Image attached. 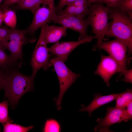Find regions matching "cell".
Listing matches in <instances>:
<instances>
[{
	"mask_svg": "<svg viewBox=\"0 0 132 132\" xmlns=\"http://www.w3.org/2000/svg\"><path fill=\"white\" fill-rule=\"evenodd\" d=\"M11 28L0 27V48L6 49L8 38Z\"/></svg>",
	"mask_w": 132,
	"mask_h": 132,
	"instance_id": "cell-23",
	"label": "cell"
},
{
	"mask_svg": "<svg viewBox=\"0 0 132 132\" xmlns=\"http://www.w3.org/2000/svg\"><path fill=\"white\" fill-rule=\"evenodd\" d=\"M122 0H103V3L105 4L109 8H116Z\"/></svg>",
	"mask_w": 132,
	"mask_h": 132,
	"instance_id": "cell-29",
	"label": "cell"
},
{
	"mask_svg": "<svg viewBox=\"0 0 132 132\" xmlns=\"http://www.w3.org/2000/svg\"><path fill=\"white\" fill-rule=\"evenodd\" d=\"M3 14V22L5 24L12 29H15L17 19L15 12L9 7L2 10Z\"/></svg>",
	"mask_w": 132,
	"mask_h": 132,
	"instance_id": "cell-16",
	"label": "cell"
},
{
	"mask_svg": "<svg viewBox=\"0 0 132 132\" xmlns=\"http://www.w3.org/2000/svg\"><path fill=\"white\" fill-rule=\"evenodd\" d=\"M61 127L58 122L53 119H49L46 121L43 131L44 132H59Z\"/></svg>",
	"mask_w": 132,
	"mask_h": 132,
	"instance_id": "cell-21",
	"label": "cell"
},
{
	"mask_svg": "<svg viewBox=\"0 0 132 132\" xmlns=\"http://www.w3.org/2000/svg\"><path fill=\"white\" fill-rule=\"evenodd\" d=\"M21 0H5L0 5V10H2L10 6L18 4Z\"/></svg>",
	"mask_w": 132,
	"mask_h": 132,
	"instance_id": "cell-27",
	"label": "cell"
},
{
	"mask_svg": "<svg viewBox=\"0 0 132 132\" xmlns=\"http://www.w3.org/2000/svg\"><path fill=\"white\" fill-rule=\"evenodd\" d=\"M132 89H128L125 91L121 93L117 98L115 107L120 109H125L127 105L132 101Z\"/></svg>",
	"mask_w": 132,
	"mask_h": 132,
	"instance_id": "cell-17",
	"label": "cell"
},
{
	"mask_svg": "<svg viewBox=\"0 0 132 132\" xmlns=\"http://www.w3.org/2000/svg\"><path fill=\"white\" fill-rule=\"evenodd\" d=\"M67 29L63 26L49 25L47 24L45 25L44 36L46 44L58 42L62 37L66 35Z\"/></svg>",
	"mask_w": 132,
	"mask_h": 132,
	"instance_id": "cell-14",
	"label": "cell"
},
{
	"mask_svg": "<svg viewBox=\"0 0 132 132\" xmlns=\"http://www.w3.org/2000/svg\"><path fill=\"white\" fill-rule=\"evenodd\" d=\"M120 93L105 96H102L100 93L95 94L93 100L88 106H86L83 104L81 105L82 108L79 111H87L88 113L89 116L90 117L94 111L103 105L116 100Z\"/></svg>",
	"mask_w": 132,
	"mask_h": 132,
	"instance_id": "cell-13",
	"label": "cell"
},
{
	"mask_svg": "<svg viewBox=\"0 0 132 132\" xmlns=\"http://www.w3.org/2000/svg\"><path fill=\"white\" fill-rule=\"evenodd\" d=\"M106 110L107 113L105 117L97 120L98 123L94 128L95 131L110 132L109 128L111 125L128 121L125 109L108 107Z\"/></svg>",
	"mask_w": 132,
	"mask_h": 132,
	"instance_id": "cell-9",
	"label": "cell"
},
{
	"mask_svg": "<svg viewBox=\"0 0 132 132\" xmlns=\"http://www.w3.org/2000/svg\"><path fill=\"white\" fill-rule=\"evenodd\" d=\"M43 0H21L17 4V7L19 10H27L33 14L39 7Z\"/></svg>",
	"mask_w": 132,
	"mask_h": 132,
	"instance_id": "cell-18",
	"label": "cell"
},
{
	"mask_svg": "<svg viewBox=\"0 0 132 132\" xmlns=\"http://www.w3.org/2000/svg\"><path fill=\"white\" fill-rule=\"evenodd\" d=\"M7 74V71L0 70V90L3 89L5 80Z\"/></svg>",
	"mask_w": 132,
	"mask_h": 132,
	"instance_id": "cell-30",
	"label": "cell"
},
{
	"mask_svg": "<svg viewBox=\"0 0 132 132\" xmlns=\"http://www.w3.org/2000/svg\"><path fill=\"white\" fill-rule=\"evenodd\" d=\"M97 49L105 51L114 60L118 66L121 75L127 69L128 49L123 41L116 38L108 41H103L99 45H95L93 48L94 50Z\"/></svg>",
	"mask_w": 132,
	"mask_h": 132,
	"instance_id": "cell-5",
	"label": "cell"
},
{
	"mask_svg": "<svg viewBox=\"0 0 132 132\" xmlns=\"http://www.w3.org/2000/svg\"><path fill=\"white\" fill-rule=\"evenodd\" d=\"M100 56V61L94 73L100 76L109 87L111 77L116 73L119 72V67L116 62L110 55L101 54Z\"/></svg>",
	"mask_w": 132,
	"mask_h": 132,
	"instance_id": "cell-12",
	"label": "cell"
},
{
	"mask_svg": "<svg viewBox=\"0 0 132 132\" xmlns=\"http://www.w3.org/2000/svg\"><path fill=\"white\" fill-rule=\"evenodd\" d=\"M9 104L8 100H4L0 103V123L3 124L6 123L13 122V121L9 116L8 110Z\"/></svg>",
	"mask_w": 132,
	"mask_h": 132,
	"instance_id": "cell-20",
	"label": "cell"
},
{
	"mask_svg": "<svg viewBox=\"0 0 132 132\" xmlns=\"http://www.w3.org/2000/svg\"><path fill=\"white\" fill-rule=\"evenodd\" d=\"M103 3V0H87V4L88 7L91 4L97 3L102 4Z\"/></svg>",
	"mask_w": 132,
	"mask_h": 132,
	"instance_id": "cell-33",
	"label": "cell"
},
{
	"mask_svg": "<svg viewBox=\"0 0 132 132\" xmlns=\"http://www.w3.org/2000/svg\"><path fill=\"white\" fill-rule=\"evenodd\" d=\"M89 10L87 3L76 7L74 16L79 18L83 19L89 14Z\"/></svg>",
	"mask_w": 132,
	"mask_h": 132,
	"instance_id": "cell-24",
	"label": "cell"
},
{
	"mask_svg": "<svg viewBox=\"0 0 132 132\" xmlns=\"http://www.w3.org/2000/svg\"><path fill=\"white\" fill-rule=\"evenodd\" d=\"M76 7L72 3L67 5L66 8L59 11L57 14L63 16H74Z\"/></svg>",
	"mask_w": 132,
	"mask_h": 132,
	"instance_id": "cell-25",
	"label": "cell"
},
{
	"mask_svg": "<svg viewBox=\"0 0 132 132\" xmlns=\"http://www.w3.org/2000/svg\"><path fill=\"white\" fill-rule=\"evenodd\" d=\"M126 109L128 121L132 119V101L130 102L127 105Z\"/></svg>",
	"mask_w": 132,
	"mask_h": 132,
	"instance_id": "cell-31",
	"label": "cell"
},
{
	"mask_svg": "<svg viewBox=\"0 0 132 132\" xmlns=\"http://www.w3.org/2000/svg\"><path fill=\"white\" fill-rule=\"evenodd\" d=\"M71 3L75 7H77L87 3V0H75Z\"/></svg>",
	"mask_w": 132,
	"mask_h": 132,
	"instance_id": "cell-32",
	"label": "cell"
},
{
	"mask_svg": "<svg viewBox=\"0 0 132 132\" xmlns=\"http://www.w3.org/2000/svg\"><path fill=\"white\" fill-rule=\"evenodd\" d=\"M89 13L88 15L94 38L97 39L96 45H99L110 27L111 22H108L109 17V8L98 3H93L88 7Z\"/></svg>",
	"mask_w": 132,
	"mask_h": 132,
	"instance_id": "cell-3",
	"label": "cell"
},
{
	"mask_svg": "<svg viewBox=\"0 0 132 132\" xmlns=\"http://www.w3.org/2000/svg\"><path fill=\"white\" fill-rule=\"evenodd\" d=\"M3 22V14L2 11L0 10V26L2 25Z\"/></svg>",
	"mask_w": 132,
	"mask_h": 132,
	"instance_id": "cell-34",
	"label": "cell"
},
{
	"mask_svg": "<svg viewBox=\"0 0 132 132\" xmlns=\"http://www.w3.org/2000/svg\"><path fill=\"white\" fill-rule=\"evenodd\" d=\"M44 25L41 28L40 36L32 54L30 62L32 70V75L34 76L40 69L43 68L46 70L52 65L49 52L45 40Z\"/></svg>",
	"mask_w": 132,
	"mask_h": 132,
	"instance_id": "cell-6",
	"label": "cell"
},
{
	"mask_svg": "<svg viewBox=\"0 0 132 132\" xmlns=\"http://www.w3.org/2000/svg\"><path fill=\"white\" fill-rule=\"evenodd\" d=\"M116 8L123 11L132 19V0H122Z\"/></svg>",
	"mask_w": 132,
	"mask_h": 132,
	"instance_id": "cell-22",
	"label": "cell"
},
{
	"mask_svg": "<svg viewBox=\"0 0 132 132\" xmlns=\"http://www.w3.org/2000/svg\"><path fill=\"white\" fill-rule=\"evenodd\" d=\"M17 68L7 71L3 89L11 108H14L21 97L34 88L35 76H27L21 73Z\"/></svg>",
	"mask_w": 132,
	"mask_h": 132,
	"instance_id": "cell-1",
	"label": "cell"
},
{
	"mask_svg": "<svg viewBox=\"0 0 132 132\" xmlns=\"http://www.w3.org/2000/svg\"><path fill=\"white\" fill-rule=\"evenodd\" d=\"M4 132H26L33 128V126L25 127L19 124L9 122L3 124Z\"/></svg>",
	"mask_w": 132,
	"mask_h": 132,
	"instance_id": "cell-19",
	"label": "cell"
},
{
	"mask_svg": "<svg viewBox=\"0 0 132 132\" xmlns=\"http://www.w3.org/2000/svg\"><path fill=\"white\" fill-rule=\"evenodd\" d=\"M51 22L78 33L80 34L78 40H82L88 35L87 29L90 24L87 18L82 19L74 16H63L55 14L52 17Z\"/></svg>",
	"mask_w": 132,
	"mask_h": 132,
	"instance_id": "cell-8",
	"label": "cell"
},
{
	"mask_svg": "<svg viewBox=\"0 0 132 132\" xmlns=\"http://www.w3.org/2000/svg\"><path fill=\"white\" fill-rule=\"evenodd\" d=\"M94 39L92 36L88 35L83 39L77 41L57 42L51 47L48 48L49 52L55 55L64 62L68 59L71 52L80 45L90 42Z\"/></svg>",
	"mask_w": 132,
	"mask_h": 132,
	"instance_id": "cell-11",
	"label": "cell"
},
{
	"mask_svg": "<svg viewBox=\"0 0 132 132\" xmlns=\"http://www.w3.org/2000/svg\"><path fill=\"white\" fill-rule=\"evenodd\" d=\"M109 8V17L112 21L106 35L115 37L126 44L128 49L127 58L129 64L132 53V19L124 12L117 8Z\"/></svg>",
	"mask_w": 132,
	"mask_h": 132,
	"instance_id": "cell-2",
	"label": "cell"
},
{
	"mask_svg": "<svg viewBox=\"0 0 132 132\" xmlns=\"http://www.w3.org/2000/svg\"><path fill=\"white\" fill-rule=\"evenodd\" d=\"M27 34L26 30L11 28L6 49L10 51V55L16 60H23L22 48L28 41Z\"/></svg>",
	"mask_w": 132,
	"mask_h": 132,
	"instance_id": "cell-10",
	"label": "cell"
},
{
	"mask_svg": "<svg viewBox=\"0 0 132 132\" xmlns=\"http://www.w3.org/2000/svg\"><path fill=\"white\" fill-rule=\"evenodd\" d=\"M50 61L57 75L60 85L59 94L55 100L57 109L60 110L61 108L62 100L65 93L80 75L72 71L64 62L56 56L50 59Z\"/></svg>",
	"mask_w": 132,
	"mask_h": 132,
	"instance_id": "cell-4",
	"label": "cell"
},
{
	"mask_svg": "<svg viewBox=\"0 0 132 132\" xmlns=\"http://www.w3.org/2000/svg\"><path fill=\"white\" fill-rule=\"evenodd\" d=\"M34 13L32 22L26 30L27 33L34 34L43 26L51 22L52 16L56 13L54 0H43Z\"/></svg>",
	"mask_w": 132,
	"mask_h": 132,
	"instance_id": "cell-7",
	"label": "cell"
},
{
	"mask_svg": "<svg viewBox=\"0 0 132 132\" xmlns=\"http://www.w3.org/2000/svg\"><path fill=\"white\" fill-rule=\"evenodd\" d=\"M21 62L8 55L5 50L0 48V70L7 71L13 68H18L21 66Z\"/></svg>",
	"mask_w": 132,
	"mask_h": 132,
	"instance_id": "cell-15",
	"label": "cell"
},
{
	"mask_svg": "<svg viewBox=\"0 0 132 132\" xmlns=\"http://www.w3.org/2000/svg\"><path fill=\"white\" fill-rule=\"evenodd\" d=\"M124 76V78L121 80L126 83H132V69H127L121 74Z\"/></svg>",
	"mask_w": 132,
	"mask_h": 132,
	"instance_id": "cell-28",
	"label": "cell"
},
{
	"mask_svg": "<svg viewBox=\"0 0 132 132\" xmlns=\"http://www.w3.org/2000/svg\"><path fill=\"white\" fill-rule=\"evenodd\" d=\"M3 0H0V4L1 3Z\"/></svg>",
	"mask_w": 132,
	"mask_h": 132,
	"instance_id": "cell-35",
	"label": "cell"
},
{
	"mask_svg": "<svg viewBox=\"0 0 132 132\" xmlns=\"http://www.w3.org/2000/svg\"><path fill=\"white\" fill-rule=\"evenodd\" d=\"M75 0H60L56 7H55L56 13L63 9V8L68 4L71 3Z\"/></svg>",
	"mask_w": 132,
	"mask_h": 132,
	"instance_id": "cell-26",
	"label": "cell"
}]
</instances>
